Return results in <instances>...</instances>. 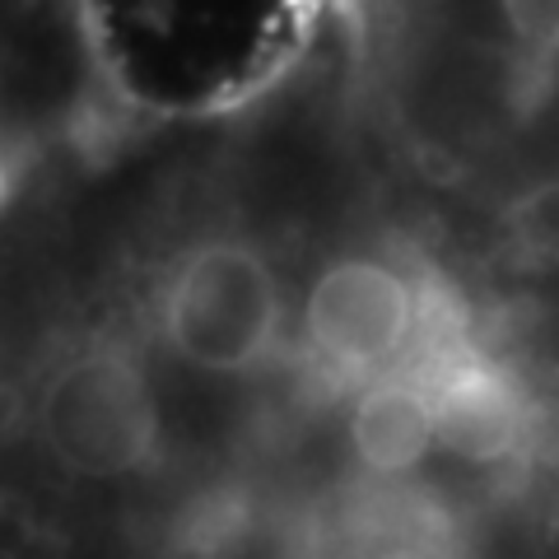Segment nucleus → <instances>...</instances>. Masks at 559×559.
<instances>
[{
    "mask_svg": "<svg viewBox=\"0 0 559 559\" xmlns=\"http://www.w3.org/2000/svg\"><path fill=\"white\" fill-rule=\"evenodd\" d=\"M499 20L518 47L532 57H559V0H495Z\"/></svg>",
    "mask_w": 559,
    "mask_h": 559,
    "instance_id": "0eeeda50",
    "label": "nucleus"
},
{
    "mask_svg": "<svg viewBox=\"0 0 559 559\" xmlns=\"http://www.w3.org/2000/svg\"><path fill=\"white\" fill-rule=\"evenodd\" d=\"M499 242L527 271H559V173L522 182L499 205Z\"/></svg>",
    "mask_w": 559,
    "mask_h": 559,
    "instance_id": "423d86ee",
    "label": "nucleus"
},
{
    "mask_svg": "<svg viewBox=\"0 0 559 559\" xmlns=\"http://www.w3.org/2000/svg\"><path fill=\"white\" fill-rule=\"evenodd\" d=\"M33 433L66 480L121 485L164 448V415L150 373L117 341L66 355L33 396Z\"/></svg>",
    "mask_w": 559,
    "mask_h": 559,
    "instance_id": "f257e3e1",
    "label": "nucleus"
},
{
    "mask_svg": "<svg viewBox=\"0 0 559 559\" xmlns=\"http://www.w3.org/2000/svg\"><path fill=\"white\" fill-rule=\"evenodd\" d=\"M439 406V448L462 462H499L509 457L522 433V406L503 373L466 364L429 382Z\"/></svg>",
    "mask_w": 559,
    "mask_h": 559,
    "instance_id": "39448f33",
    "label": "nucleus"
},
{
    "mask_svg": "<svg viewBox=\"0 0 559 559\" xmlns=\"http://www.w3.org/2000/svg\"><path fill=\"white\" fill-rule=\"evenodd\" d=\"M304 341L326 369L378 378L406 355L419 331L415 280L382 252L326 261L304 294Z\"/></svg>",
    "mask_w": 559,
    "mask_h": 559,
    "instance_id": "7ed1b4c3",
    "label": "nucleus"
},
{
    "mask_svg": "<svg viewBox=\"0 0 559 559\" xmlns=\"http://www.w3.org/2000/svg\"><path fill=\"white\" fill-rule=\"evenodd\" d=\"M159 326L187 369L210 378L257 373L285 331V285L271 252L234 234L191 242L164 280Z\"/></svg>",
    "mask_w": 559,
    "mask_h": 559,
    "instance_id": "f03ea898",
    "label": "nucleus"
},
{
    "mask_svg": "<svg viewBox=\"0 0 559 559\" xmlns=\"http://www.w3.org/2000/svg\"><path fill=\"white\" fill-rule=\"evenodd\" d=\"M349 452L355 462L382 480H401L429 462L439 448V406L433 388L406 373L364 378V388L349 406Z\"/></svg>",
    "mask_w": 559,
    "mask_h": 559,
    "instance_id": "20e7f679",
    "label": "nucleus"
}]
</instances>
